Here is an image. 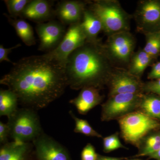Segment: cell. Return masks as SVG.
Segmentation results:
<instances>
[{
	"mask_svg": "<svg viewBox=\"0 0 160 160\" xmlns=\"http://www.w3.org/2000/svg\"><path fill=\"white\" fill-rule=\"evenodd\" d=\"M0 83L17 95L25 108L37 110L59 98L68 86L66 67L46 54L23 58Z\"/></svg>",
	"mask_w": 160,
	"mask_h": 160,
	"instance_id": "obj_1",
	"label": "cell"
},
{
	"mask_svg": "<svg viewBox=\"0 0 160 160\" xmlns=\"http://www.w3.org/2000/svg\"><path fill=\"white\" fill-rule=\"evenodd\" d=\"M116 69L105 45L98 39L86 41L68 58L66 66L68 86L76 90L90 87L101 89L109 83Z\"/></svg>",
	"mask_w": 160,
	"mask_h": 160,
	"instance_id": "obj_2",
	"label": "cell"
},
{
	"mask_svg": "<svg viewBox=\"0 0 160 160\" xmlns=\"http://www.w3.org/2000/svg\"><path fill=\"white\" fill-rule=\"evenodd\" d=\"M89 9L101 21L103 31L108 36L121 32L129 31L130 16L117 1H94Z\"/></svg>",
	"mask_w": 160,
	"mask_h": 160,
	"instance_id": "obj_3",
	"label": "cell"
},
{
	"mask_svg": "<svg viewBox=\"0 0 160 160\" xmlns=\"http://www.w3.org/2000/svg\"><path fill=\"white\" fill-rule=\"evenodd\" d=\"M8 119L10 136L13 141L29 142L43 133L39 119L34 109H18Z\"/></svg>",
	"mask_w": 160,
	"mask_h": 160,
	"instance_id": "obj_4",
	"label": "cell"
},
{
	"mask_svg": "<svg viewBox=\"0 0 160 160\" xmlns=\"http://www.w3.org/2000/svg\"><path fill=\"white\" fill-rule=\"evenodd\" d=\"M123 138L126 142L137 145L152 130L160 127L159 123L142 112H134L119 119Z\"/></svg>",
	"mask_w": 160,
	"mask_h": 160,
	"instance_id": "obj_5",
	"label": "cell"
},
{
	"mask_svg": "<svg viewBox=\"0 0 160 160\" xmlns=\"http://www.w3.org/2000/svg\"><path fill=\"white\" fill-rule=\"evenodd\" d=\"M81 22L70 25L59 45L52 51L46 52V55L66 67L70 55L86 41Z\"/></svg>",
	"mask_w": 160,
	"mask_h": 160,
	"instance_id": "obj_6",
	"label": "cell"
},
{
	"mask_svg": "<svg viewBox=\"0 0 160 160\" xmlns=\"http://www.w3.org/2000/svg\"><path fill=\"white\" fill-rule=\"evenodd\" d=\"M143 96L142 94L125 93L110 97L102 106V120L119 119L131 113L140 107Z\"/></svg>",
	"mask_w": 160,
	"mask_h": 160,
	"instance_id": "obj_7",
	"label": "cell"
},
{
	"mask_svg": "<svg viewBox=\"0 0 160 160\" xmlns=\"http://www.w3.org/2000/svg\"><path fill=\"white\" fill-rule=\"evenodd\" d=\"M135 46V40L129 31L117 32L108 36L105 45L107 53L114 62H130Z\"/></svg>",
	"mask_w": 160,
	"mask_h": 160,
	"instance_id": "obj_8",
	"label": "cell"
},
{
	"mask_svg": "<svg viewBox=\"0 0 160 160\" xmlns=\"http://www.w3.org/2000/svg\"><path fill=\"white\" fill-rule=\"evenodd\" d=\"M135 18L138 29L145 34L160 31V1L140 2L136 12Z\"/></svg>",
	"mask_w": 160,
	"mask_h": 160,
	"instance_id": "obj_9",
	"label": "cell"
},
{
	"mask_svg": "<svg viewBox=\"0 0 160 160\" xmlns=\"http://www.w3.org/2000/svg\"><path fill=\"white\" fill-rule=\"evenodd\" d=\"M36 31L40 39L38 50L47 52L55 49L66 34L65 25L58 21L38 23Z\"/></svg>",
	"mask_w": 160,
	"mask_h": 160,
	"instance_id": "obj_10",
	"label": "cell"
},
{
	"mask_svg": "<svg viewBox=\"0 0 160 160\" xmlns=\"http://www.w3.org/2000/svg\"><path fill=\"white\" fill-rule=\"evenodd\" d=\"M109 83L110 96L118 94H142L144 84L139 78L128 71L116 69L112 75ZM108 83V84H109Z\"/></svg>",
	"mask_w": 160,
	"mask_h": 160,
	"instance_id": "obj_11",
	"label": "cell"
},
{
	"mask_svg": "<svg viewBox=\"0 0 160 160\" xmlns=\"http://www.w3.org/2000/svg\"><path fill=\"white\" fill-rule=\"evenodd\" d=\"M32 142L38 160H71L66 149L47 135L42 133Z\"/></svg>",
	"mask_w": 160,
	"mask_h": 160,
	"instance_id": "obj_12",
	"label": "cell"
},
{
	"mask_svg": "<svg viewBox=\"0 0 160 160\" xmlns=\"http://www.w3.org/2000/svg\"><path fill=\"white\" fill-rule=\"evenodd\" d=\"M86 3L78 1H62L58 3L55 15L64 25L80 22L82 19Z\"/></svg>",
	"mask_w": 160,
	"mask_h": 160,
	"instance_id": "obj_13",
	"label": "cell"
},
{
	"mask_svg": "<svg viewBox=\"0 0 160 160\" xmlns=\"http://www.w3.org/2000/svg\"><path fill=\"white\" fill-rule=\"evenodd\" d=\"M53 2L46 0H32L26 6L21 17L38 23H44L55 15Z\"/></svg>",
	"mask_w": 160,
	"mask_h": 160,
	"instance_id": "obj_14",
	"label": "cell"
},
{
	"mask_svg": "<svg viewBox=\"0 0 160 160\" xmlns=\"http://www.w3.org/2000/svg\"><path fill=\"white\" fill-rule=\"evenodd\" d=\"M99 90L92 87L83 88L77 97L70 100L69 103L75 106L80 114H86L102 102L103 98Z\"/></svg>",
	"mask_w": 160,
	"mask_h": 160,
	"instance_id": "obj_15",
	"label": "cell"
},
{
	"mask_svg": "<svg viewBox=\"0 0 160 160\" xmlns=\"http://www.w3.org/2000/svg\"><path fill=\"white\" fill-rule=\"evenodd\" d=\"M29 142L13 141L3 145L0 150V160H29L31 152Z\"/></svg>",
	"mask_w": 160,
	"mask_h": 160,
	"instance_id": "obj_16",
	"label": "cell"
},
{
	"mask_svg": "<svg viewBox=\"0 0 160 160\" xmlns=\"http://www.w3.org/2000/svg\"><path fill=\"white\" fill-rule=\"evenodd\" d=\"M81 25L87 41H96L98 39V35L101 31H103L102 22L89 9H85Z\"/></svg>",
	"mask_w": 160,
	"mask_h": 160,
	"instance_id": "obj_17",
	"label": "cell"
},
{
	"mask_svg": "<svg viewBox=\"0 0 160 160\" xmlns=\"http://www.w3.org/2000/svg\"><path fill=\"white\" fill-rule=\"evenodd\" d=\"M9 24L14 28L19 37L23 42L28 46L36 44L34 32L31 25L23 19L12 18L9 15L4 13Z\"/></svg>",
	"mask_w": 160,
	"mask_h": 160,
	"instance_id": "obj_18",
	"label": "cell"
},
{
	"mask_svg": "<svg viewBox=\"0 0 160 160\" xmlns=\"http://www.w3.org/2000/svg\"><path fill=\"white\" fill-rule=\"evenodd\" d=\"M153 59L143 49L140 50L134 53L132 57L128 71L139 78Z\"/></svg>",
	"mask_w": 160,
	"mask_h": 160,
	"instance_id": "obj_19",
	"label": "cell"
},
{
	"mask_svg": "<svg viewBox=\"0 0 160 160\" xmlns=\"http://www.w3.org/2000/svg\"><path fill=\"white\" fill-rule=\"evenodd\" d=\"M18 99L17 95L9 89H1L0 91V115L8 118L18 109Z\"/></svg>",
	"mask_w": 160,
	"mask_h": 160,
	"instance_id": "obj_20",
	"label": "cell"
},
{
	"mask_svg": "<svg viewBox=\"0 0 160 160\" xmlns=\"http://www.w3.org/2000/svg\"><path fill=\"white\" fill-rule=\"evenodd\" d=\"M140 107L145 114L155 119L160 120V98L143 96Z\"/></svg>",
	"mask_w": 160,
	"mask_h": 160,
	"instance_id": "obj_21",
	"label": "cell"
},
{
	"mask_svg": "<svg viewBox=\"0 0 160 160\" xmlns=\"http://www.w3.org/2000/svg\"><path fill=\"white\" fill-rule=\"evenodd\" d=\"M146 35V42L143 50L154 59L160 53V30Z\"/></svg>",
	"mask_w": 160,
	"mask_h": 160,
	"instance_id": "obj_22",
	"label": "cell"
},
{
	"mask_svg": "<svg viewBox=\"0 0 160 160\" xmlns=\"http://www.w3.org/2000/svg\"><path fill=\"white\" fill-rule=\"evenodd\" d=\"M69 113L75 122V127L74 129L75 132L82 133L88 136L96 137L99 138L102 137L101 134L92 129L86 120L76 117L72 111H69Z\"/></svg>",
	"mask_w": 160,
	"mask_h": 160,
	"instance_id": "obj_23",
	"label": "cell"
},
{
	"mask_svg": "<svg viewBox=\"0 0 160 160\" xmlns=\"http://www.w3.org/2000/svg\"><path fill=\"white\" fill-rule=\"evenodd\" d=\"M29 0H6V4L9 16L12 18L21 17L22 12L26 5L30 2Z\"/></svg>",
	"mask_w": 160,
	"mask_h": 160,
	"instance_id": "obj_24",
	"label": "cell"
},
{
	"mask_svg": "<svg viewBox=\"0 0 160 160\" xmlns=\"http://www.w3.org/2000/svg\"><path fill=\"white\" fill-rule=\"evenodd\" d=\"M125 147L119 138L118 133L111 135L103 139V148L105 152H108Z\"/></svg>",
	"mask_w": 160,
	"mask_h": 160,
	"instance_id": "obj_25",
	"label": "cell"
},
{
	"mask_svg": "<svg viewBox=\"0 0 160 160\" xmlns=\"http://www.w3.org/2000/svg\"><path fill=\"white\" fill-rule=\"evenodd\" d=\"M98 156L94 147L91 144H88L82 151L81 159L82 160H97Z\"/></svg>",
	"mask_w": 160,
	"mask_h": 160,
	"instance_id": "obj_26",
	"label": "cell"
},
{
	"mask_svg": "<svg viewBox=\"0 0 160 160\" xmlns=\"http://www.w3.org/2000/svg\"><path fill=\"white\" fill-rule=\"evenodd\" d=\"M144 91L155 93L160 96V79L144 84Z\"/></svg>",
	"mask_w": 160,
	"mask_h": 160,
	"instance_id": "obj_27",
	"label": "cell"
},
{
	"mask_svg": "<svg viewBox=\"0 0 160 160\" xmlns=\"http://www.w3.org/2000/svg\"><path fill=\"white\" fill-rule=\"evenodd\" d=\"M21 46V44H18L13 47L10 48H4L2 45H0V62H2L3 61H6L8 62L12 63V65L14 63L12 62L8 58V55L11 53L13 49H16L18 47Z\"/></svg>",
	"mask_w": 160,
	"mask_h": 160,
	"instance_id": "obj_28",
	"label": "cell"
},
{
	"mask_svg": "<svg viewBox=\"0 0 160 160\" xmlns=\"http://www.w3.org/2000/svg\"><path fill=\"white\" fill-rule=\"evenodd\" d=\"M10 136V129L8 124L0 122V142L3 145L8 143V137Z\"/></svg>",
	"mask_w": 160,
	"mask_h": 160,
	"instance_id": "obj_29",
	"label": "cell"
},
{
	"mask_svg": "<svg viewBox=\"0 0 160 160\" xmlns=\"http://www.w3.org/2000/svg\"><path fill=\"white\" fill-rule=\"evenodd\" d=\"M148 78L150 79H160V62H158L153 65L151 71L148 74Z\"/></svg>",
	"mask_w": 160,
	"mask_h": 160,
	"instance_id": "obj_30",
	"label": "cell"
},
{
	"mask_svg": "<svg viewBox=\"0 0 160 160\" xmlns=\"http://www.w3.org/2000/svg\"><path fill=\"white\" fill-rule=\"evenodd\" d=\"M97 160H121V158L108 157L102 156L98 155Z\"/></svg>",
	"mask_w": 160,
	"mask_h": 160,
	"instance_id": "obj_31",
	"label": "cell"
},
{
	"mask_svg": "<svg viewBox=\"0 0 160 160\" xmlns=\"http://www.w3.org/2000/svg\"><path fill=\"white\" fill-rule=\"evenodd\" d=\"M149 157L151 158L155 159L157 160H160V149L155 153L149 156Z\"/></svg>",
	"mask_w": 160,
	"mask_h": 160,
	"instance_id": "obj_32",
	"label": "cell"
},
{
	"mask_svg": "<svg viewBox=\"0 0 160 160\" xmlns=\"http://www.w3.org/2000/svg\"></svg>",
	"mask_w": 160,
	"mask_h": 160,
	"instance_id": "obj_33",
	"label": "cell"
},
{
	"mask_svg": "<svg viewBox=\"0 0 160 160\" xmlns=\"http://www.w3.org/2000/svg\"></svg>",
	"mask_w": 160,
	"mask_h": 160,
	"instance_id": "obj_34",
	"label": "cell"
}]
</instances>
